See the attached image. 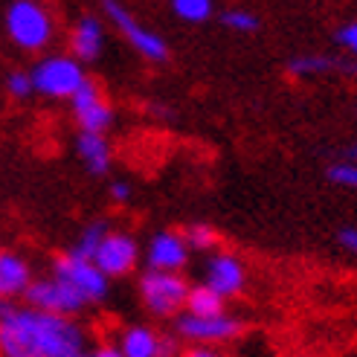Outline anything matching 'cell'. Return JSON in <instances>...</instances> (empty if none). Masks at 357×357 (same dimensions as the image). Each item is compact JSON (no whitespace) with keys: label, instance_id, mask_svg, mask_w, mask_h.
<instances>
[{"label":"cell","instance_id":"cell-2","mask_svg":"<svg viewBox=\"0 0 357 357\" xmlns=\"http://www.w3.org/2000/svg\"><path fill=\"white\" fill-rule=\"evenodd\" d=\"M3 32L12 47L44 56L59 35V24L44 0H12L3 12Z\"/></svg>","mask_w":357,"mask_h":357},{"label":"cell","instance_id":"cell-24","mask_svg":"<svg viewBox=\"0 0 357 357\" xmlns=\"http://www.w3.org/2000/svg\"><path fill=\"white\" fill-rule=\"evenodd\" d=\"M3 91H6L12 99H17V102H24V99L35 96V91H32V79H29V70H24V67L9 70V73L3 76Z\"/></svg>","mask_w":357,"mask_h":357},{"label":"cell","instance_id":"cell-7","mask_svg":"<svg viewBox=\"0 0 357 357\" xmlns=\"http://www.w3.org/2000/svg\"><path fill=\"white\" fill-rule=\"evenodd\" d=\"M50 273L59 276L61 282H67L70 288L87 302V308L102 305V302L111 296V279L105 276L91 259H82L76 253H70V250L52 259Z\"/></svg>","mask_w":357,"mask_h":357},{"label":"cell","instance_id":"cell-22","mask_svg":"<svg viewBox=\"0 0 357 357\" xmlns=\"http://www.w3.org/2000/svg\"><path fill=\"white\" fill-rule=\"evenodd\" d=\"M108 224L105 221H91V224H84L82 229H79V236H76V241L70 244V253H76V256H82V259H93V253H96V247H99V241L105 238V233H108Z\"/></svg>","mask_w":357,"mask_h":357},{"label":"cell","instance_id":"cell-31","mask_svg":"<svg viewBox=\"0 0 357 357\" xmlns=\"http://www.w3.org/2000/svg\"><path fill=\"white\" fill-rule=\"evenodd\" d=\"M337 157H340V160H354V163H357V139L346 142V146L337 151Z\"/></svg>","mask_w":357,"mask_h":357},{"label":"cell","instance_id":"cell-8","mask_svg":"<svg viewBox=\"0 0 357 357\" xmlns=\"http://www.w3.org/2000/svg\"><path fill=\"white\" fill-rule=\"evenodd\" d=\"M91 261L111 282L114 279H128L131 273L139 271V264H142V247H139L137 236L128 233V229H108L105 238L99 241Z\"/></svg>","mask_w":357,"mask_h":357},{"label":"cell","instance_id":"cell-12","mask_svg":"<svg viewBox=\"0 0 357 357\" xmlns=\"http://www.w3.org/2000/svg\"><path fill=\"white\" fill-rule=\"evenodd\" d=\"M201 282L229 302V299L244 294L250 273H247V264L238 253H233V250H215V253H209L204 261V279Z\"/></svg>","mask_w":357,"mask_h":357},{"label":"cell","instance_id":"cell-9","mask_svg":"<svg viewBox=\"0 0 357 357\" xmlns=\"http://www.w3.org/2000/svg\"><path fill=\"white\" fill-rule=\"evenodd\" d=\"M67 105H70V116H73L76 128L84 134H108L116 119L114 105L96 79H87Z\"/></svg>","mask_w":357,"mask_h":357},{"label":"cell","instance_id":"cell-10","mask_svg":"<svg viewBox=\"0 0 357 357\" xmlns=\"http://www.w3.org/2000/svg\"><path fill=\"white\" fill-rule=\"evenodd\" d=\"M24 302L38 311H50V314H59V317H76L87 311V302L70 288L67 282H61L59 276H35L32 284L24 294Z\"/></svg>","mask_w":357,"mask_h":357},{"label":"cell","instance_id":"cell-15","mask_svg":"<svg viewBox=\"0 0 357 357\" xmlns=\"http://www.w3.org/2000/svg\"><path fill=\"white\" fill-rule=\"evenodd\" d=\"M76 157L93 177H105L114 169V146L108 134H76Z\"/></svg>","mask_w":357,"mask_h":357},{"label":"cell","instance_id":"cell-1","mask_svg":"<svg viewBox=\"0 0 357 357\" xmlns=\"http://www.w3.org/2000/svg\"><path fill=\"white\" fill-rule=\"evenodd\" d=\"M87 331L76 317L38 311L26 302L0 305V357H76Z\"/></svg>","mask_w":357,"mask_h":357},{"label":"cell","instance_id":"cell-26","mask_svg":"<svg viewBox=\"0 0 357 357\" xmlns=\"http://www.w3.org/2000/svg\"><path fill=\"white\" fill-rule=\"evenodd\" d=\"M108 198L116 204V206H128L134 201V186L131 181H125V177H114L108 183Z\"/></svg>","mask_w":357,"mask_h":357},{"label":"cell","instance_id":"cell-30","mask_svg":"<svg viewBox=\"0 0 357 357\" xmlns=\"http://www.w3.org/2000/svg\"><path fill=\"white\" fill-rule=\"evenodd\" d=\"M181 357H227L218 346H183Z\"/></svg>","mask_w":357,"mask_h":357},{"label":"cell","instance_id":"cell-6","mask_svg":"<svg viewBox=\"0 0 357 357\" xmlns=\"http://www.w3.org/2000/svg\"><path fill=\"white\" fill-rule=\"evenodd\" d=\"M172 331L183 346H224L233 343L244 334V323L236 314H215V317H195V314H181L172 319Z\"/></svg>","mask_w":357,"mask_h":357},{"label":"cell","instance_id":"cell-5","mask_svg":"<svg viewBox=\"0 0 357 357\" xmlns=\"http://www.w3.org/2000/svg\"><path fill=\"white\" fill-rule=\"evenodd\" d=\"M99 6H102L105 21H108L122 35L125 44H128L142 61H149V64H166L172 59L169 41L160 32H154L151 26L137 21V17L128 9H125L122 0H99Z\"/></svg>","mask_w":357,"mask_h":357},{"label":"cell","instance_id":"cell-14","mask_svg":"<svg viewBox=\"0 0 357 357\" xmlns=\"http://www.w3.org/2000/svg\"><path fill=\"white\" fill-rule=\"evenodd\" d=\"M35 273L26 256L15 253V250H0V305L3 302L24 299L26 288L32 284Z\"/></svg>","mask_w":357,"mask_h":357},{"label":"cell","instance_id":"cell-13","mask_svg":"<svg viewBox=\"0 0 357 357\" xmlns=\"http://www.w3.org/2000/svg\"><path fill=\"white\" fill-rule=\"evenodd\" d=\"M108 47V29L99 15H79L76 24L67 32V52L73 59H79L84 67L93 64L105 56Z\"/></svg>","mask_w":357,"mask_h":357},{"label":"cell","instance_id":"cell-21","mask_svg":"<svg viewBox=\"0 0 357 357\" xmlns=\"http://www.w3.org/2000/svg\"><path fill=\"white\" fill-rule=\"evenodd\" d=\"M169 9L183 24H206L215 15V3L212 0H169Z\"/></svg>","mask_w":357,"mask_h":357},{"label":"cell","instance_id":"cell-11","mask_svg":"<svg viewBox=\"0 0 357 357\" xmlns=\"http://www.w3.org/2000/svg\"><path fill=\"white\" fill-rule=\"evenodd\" d=\"M192 264V250L181 229H154L142 247V267L146 271L183 273Z\"/></svg>","mask_w":357,"mask_h":357},{"label":"cell","instance_id":"cell-32","mask_svg":"<svg viewBox=\"0 0 357 357\" xmlns=\"http://www.w3.org/2000/svg\"><path fill=\"white\" fill-rule=\"evenodd\" d=\"M340 76L357 79V59H346V56H343V64H340Z\"/></svg>","mask_w":357,"mask_h":357},{"label":"cell","instance_id":"cell-19","mask_svg":"<svg viewBox=\"0 0 357 357\" xmlns=\"http://www.w3.org/2000/svg\"><path fill=\"white\" fill-rule=\"evenodd\" d=\"M181 233H183V238H186V244H189L192 253H204V256L215 253L218 241H221L218 229L212 227V224H206V221H192V224H186V227L181 229Z\"/></svg>","mask_w":357,"mask_h":357},{"label":"cell","instance_id":"cell-29","mask_svg":"<svg viewBox=\"0 0 357 357\" xmlns=\"http://www.w3.org/2000/svg\"><path fill=\"white\" fill-rule=\"evenodd\" d=\"M76 357H122V354H119V349L114 343H99V346H87Z\"/></svg>","mask_w":357,"mask_h":357},{"label":"cell","instance_id":"cell-17","mask_svg":"<svg viewBox=\"0 0 357 357\" xmlns=\"http://www.w3.org/2000/svg\"><path fill=\"white\" fill-rule=\"evenodd\" d=\"M343 56H328V52H296L288 59V73L294 79H326L331 73H340Z\"/></svg>","mask_w":357,"mask_h":357},{"label":"cell","instance_id":"cell-4","mask_svg":"<svg viewBox=\"0 0 357 357\" xmlns=\"http://www.w3.org/2000/svg\"><path fill=\"white\" fill-rule=\"evenodd\" d=\"M192 282L186 273H166V271H142L137 276V296L151 317L174 319L186 308Z\"/></svg>","mask_w":357,"mask_h":357},{"label":"cell","instance_id":"cell-3","mask_svg":"<svg viewBox=\"0 0 357 357\" xmlns=\"http://www.w3.org/2000/svg\"><path fill=\"white\" fill-rule=\"evenodd\" d=\"M29 79L35 96L47 102H70L91 76H87V67L70 52H44L29 67Z\"/></svg>","mask_w":357,"mask_h":357},{"label":"cell","instance_id":"cell-18","mask_svg":"<svg viewBox=\"0 0 357 357\" xmlns=\"http://www.w3.org/2000/svg\"><path fill=\"white\" fill-rule=\"evenodd\" d=\"M186 314H195V317H215V314H224L227 311V299L218 296L212 288H206L204 282L192 284L189 288V296H186Z\"/></svg>","mask_w":357,"mask_h":357},{"label":"cell","instance_id":"cell-16","mask_svg":"<svg viewBox=\"0 0 357 357\" xmlns=\"http://www.w3.org/2000/svg\"><path fill=\"white\" fill-rule=\"evenodd\" d=\"M160 334L149 323H131L119 328L114 346L119 349L122 357H160Z\"/></svg>","mask_w":357,"mask_h":357},{"label":"cell","instance_id":"cell-20","mask_svg":"<svg viewBox=\"0 0 357 357\" xmlns=\"http://www.w3.org/2000/svg\"><path fill=\"white\" fill-rule=\"evenodd\" d=\"M218 21H221L224 29L238 32V35H256L261 29V17L253 9H247V6H229V9H224Z\"/></svg>","mask_w":357,"mask_h":357},{"label":"cell","instance_id":"cell-25","mask_svg":"<svg viewBox=\"0 0 357 357\" xmlns=\"http://www.w3.org/2000/svg\"><path fill=\"white\" fill-rule=\"evenodd\" d=\"M334 44L343 50L346 59H357V17L334 29Z\"/></svg>","mask_w":357,"mask_h":357},{"label":"cell","instance_id":"cell-28","mask_svg":"<svg viewBox=\"0 0 357 357\" xmlns=\"http://www.w3.org/2000/svg\"><path fill=\"white\" fill-rule=\"evenodd\" d=\"M337 244H340L351 259H357V227H340V233H337Z\"/></svg>","mask_w":357,"mask_h":357},{"label":"cell","instance_id":"cell-23","mask_svg":"<svg viewBox=\"0 0 357 357\" xmlns=\"http://www.w3.org/2000/svg\"><path fill=\"white\" fill-rule=\"evenodd\" d=\"M326 181L334 183V186H340V189L357 192V163H354V160L334 157L331 163L326 166Z\"/></svg>","mask_w":357,"mask_h":357},{"label":"cell","instance_id":"cell-27","mask_svg":"<svg viewBox=\"0 0 357 357\" xmlns=\"http://www.w3.org/2000/svg\"><path fill=\"white\" fill-rule=\"evenodd\" d=\"M183 343L174 337V331H163L160 334V357H181Z\"/></svg>","mask_w":357,"mask_h":357}]
</instances>
